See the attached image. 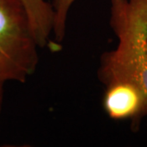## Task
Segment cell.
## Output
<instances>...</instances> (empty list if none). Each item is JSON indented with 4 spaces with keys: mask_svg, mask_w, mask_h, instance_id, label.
Returning <instances> with one entry per match:
<instances>
[{
    "mask_svg": "<svg viewBox=\"0 0 147 147\" xmlns=\"http://www.w3.org/2000/svg\"><path fill=\"white\" fill-rule=\"evenodd\" d=\"M110 25L118 44L101 55L98 79L105 86L136 85L145 96L147 116V0H111Z\"/></svg>",
    "mask_w": 147,
    "mask_h": 147,
    "instance_id": "obj_1",
    "label": "cell"
},
{
    "mask_svg": "<svg viewBox=\"0 0 147 147\" xmlns=\"http://www.w3.org/2000/svg\"><path fill=\"white\" fill-rule=\"evenodd\" d=\"M38 44L20 0H0V78L25 83L36 70Z\"/></svg>",
    "mask_w": 147,
    "mask_h": 147,
    "instance_id": "obj_2",
    "label": "cell"
},
{
    "mask_svg": "<svg viewBox=\"0 0 147 147\" xmlns=\"http://www.w3.org/2000/svg\"><path fill=\"white\" fill-rule=\"evenodd\" d=\"M102 106L114 120H130L132 131H137L146 117V99L144 94L134 84L115 82L105 86Z\"/></svg>",
    "mask_w": 147,
    "mask_h": 147,
    "instance_id": "obj_3",
    "label": "cell"
},
{
    "mask_svg": "<svg viewBox=\"0 0 147 147\" xmlns=\"http://www.w3.org/2000/svg\"><path fill=\"white\" fill-rule=\"evenodd\" d=\"M26 11L39 48L58 46L51 40L53 33L54 12L52 4L45 0H20Z\"/></svg>",
    "mask_w": 147,
    "mask_h": 147,
    "instance_id": "obj_4",
    "label": "cell"
},
{
    "mask_svg": "<svg viewBox=\"0 0 147 147\" xmlns=\"http://www.w3.org/2000/svg\"><path fill=\"white\" fill-rule=\"evenodd\" d=\"M76 0H53L52 7L54 12L53 33L55 42L60 46L65 36L66 23L71 6Z\"/></svg>",
    "mask_w": 147,
    "mask_h": 147,
    "instance_id": "obj_5",
    "label": "cell"
},
{
    "mask_svg": "<svg viewBox=\"0 0 147 147\" xmlns=\"http://www.w3.org/2000/svg\"><path fill=\"white\" fill-rule=\"evenodd\" d=\"M6 82L0 78V115L2 113L3 104V95H4V84Z\"/></svg>",
    "mask_w": 147,
    "mask_h": 147,
    "instance_id": "obj_6",
    "label": "cell"
}]
</instances>
